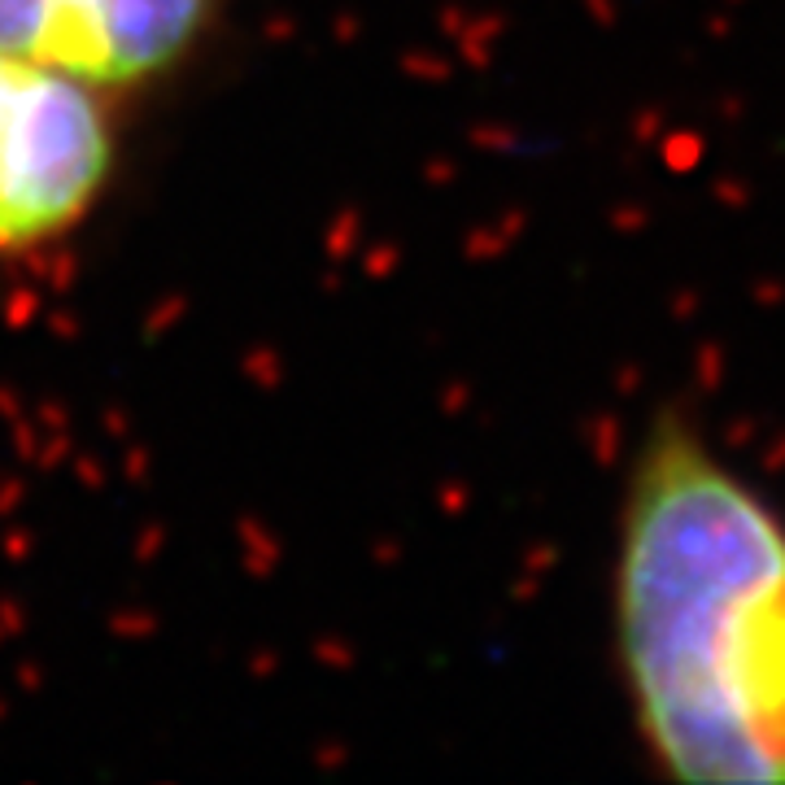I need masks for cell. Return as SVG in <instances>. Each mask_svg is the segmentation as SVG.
<instances>
[{
    "instance_id": "cell-1",
    "label": "cell",
    "mask_w": 785,
    "mask_h": 785,
    "mask_svg": "<svg viewBox=\"0 0 785 785\" xmlns=\"http://www.w3.org/2000/svg\"><path fill=\"white\" fill-rule=\"evenodd\" d=\"M615 642L668 777L785 785V524L676 415L629 480Z\"/></svg>"
},
{
    "instance_id": "cell-2",
    "label": "cell",
    "mask_w": 785,
    "mask_h": 785,
    "mask_svg": "<svg viewBox=\"0 0 785 785\" xmlns=\"http://www.w3.org/2000/svg\"><path fill=\"white\" fill-rule=\"evenodd\" d=\"M110 92L0 53V262L44 258L92 223L122 175Z\"/></svg>"
},
{
    "instance_id": "cell-3",
    "label": "cell",
    "mask_w": 785,
    "mask_h": 785,
    "mask_svg": "<svg viewBox=\"0 0 785 785\" xmlns=\"http://www.w3.org/2000/svg\"><path fill=\"white\" fill-rule=\"evenodd\" d=\"M227 13L231 0H0V53L135 101L184 79Z\"/></svg>"
}]
</instances>
